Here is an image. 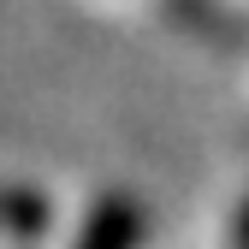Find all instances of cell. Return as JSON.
Here are the masks:
<instances>
[{
  "label": "cell",
  "instance_id": "2",
  "mask_svg": "<svg viewBox=\"0 0 249 249\" xmlns=\"http://www.w3.org/2000/svg\"><path fill=\"white\" fill-rule=\"evenodd\" d=\"M48 220V202L30 190H0V237H36Z\"/></svg>",
  "mask_w": 249,
  "mask_h": 249
},
{
  "label": "cell",
  "instance_id": "3",
  "mask_svg": "<svg viewBox=\"0 0 249 249\" xmlns=\"http://www.w3.org/2000/svg\"><path fill=\"white\" fill-rule=\"evenodd\" d=\"M237 249H249V202H243V213H237Z\"/></svg>",
  "mask_w": 249,
  "mask_h": 249
},
{
  "label": "cell",
  "instance_id": "1",
  "mask_svg": "<svg viewBox=\"0 0 249 249\" xmlns=\"http://www.w3.org/2000/svg\"><path fill=\"white\" fill-rule=\"evenodd\" d=\"M142 237H148L142 202L137 196H101L89 208V220H83L71 249H142Z\"/></svg>",
  "mask_w": 249,
  "mask_h": 249
}]
</instances>
